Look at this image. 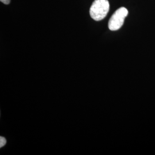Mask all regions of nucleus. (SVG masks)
I'll list each match as a JSON object with an SVG mask.
<instances>
[{
  "label": "nucleus",
  "mask_w": 155,
  "mask_h": 155,
  "mask_svg": "<svg viewBox=\"0 0 155 155\" xmlns=\"http://www.w3.org/2000/svg\"><path fill=\"white\" fill-rule=\"evenodd\" d=\"M108 0H95L90 9L91 17L95 21L103 20L109 11Z\"/></svg>",
  "instance_id": "nucleus-1"
},
{
  "label": "nucleus",
  "mask_w": 155,
  "mask_h": 155,
  "mask_svg": "<svg viewBox=\"0 0 155 155\" xmlns=\"http://www.w3.org/2000/svg\"><path fill=\"white\" fill-rule=\"evenodd\" d=\"M128 15L127 9L121 7L118 9L115 12L111 17L108 22V27L109 29L113 31L118 30L124 24L125 18Z\"/></svg>",
  "instance_id": "nucleus-2"
},
{
  "label": "nucleus",
  "mask_w": 155,
  "mask_h": 155,
  "mask_svg": "<svg viewBox=\"0 0 155 155\" xmlns=\"http://www.w3.org/2000/svg\"><path fill=\"white\" fill-rule=\"evenodd\" d=\"M6 143V139L4 137L1 136V137H0V147L1 148L3 147L5 145Z\"/></svg>",
  "instance_id": "nucleus-3"
},
{
  "label": "nucleus",
  "mask_w": 155,
  "mask_h": 155,
  "mask_svg": "<svg viewBox=\"0 0 155 155\" xmlns=\"http://www.w3.org/2000/svg\"><path fill=\"white\" fill-rule=\"evenodd\" d=\"M1 2L4 3L5 5H8L11 2V0H0Z\"/></svg>",
  "instance_id": "nucleus-4"
}]
</instances>
